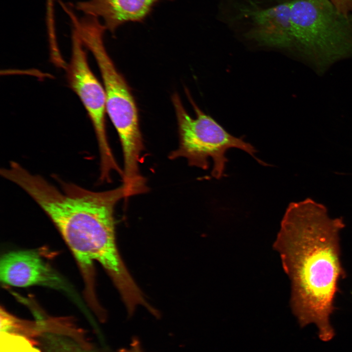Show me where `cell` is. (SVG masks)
Masks as SVG:
<instances>
[{
	"instance_id": "obj_1",
	"label": "cell",
	"mask_w": 352,
	"mask_h": 352,
	"mask_svg": "<svg viewBox=\"0 0 352 352\" xmlns=\"http://www.w3.org/2000/svg\"><path fill=\"white\" fill-rule=\"evenodd\" d=\"M341 219H331L310 198L290 203L273 247L291 283L290 306L301 327L315 324L324 341L334 331L330 320L337 282L345 275L340 261Z\"/></svg>"
},
{
	"instance_id": "obj_2",
	"label": "cell",
	"mask_w": 352,
	"mask_h": 352,
	"mask_svg": "<svg viewBox=\"0 0 352 352\" xmlns=\"http://www.w3.org/2000/svg\"><path fill=\"white\" fill-rule=\"evenodd\" d=\"M11 181L49 217L82 267L98 262L110 276L125 303L140 298L142 292L125 265L115 242L114 208L126 198L123 185L95 192L59 180L58 188L23 167L15 170Z\"/></svg>"
},
{
	"instance_id": "obj_3",
	"label": "cell",
	"mask_w": 352,
	"mask_h": 352,
	"mask_svg": "<svg viewBox=\"0 0 352 352\" xmlns=\"http://www.w3.org/2000/svg\"><path fill=\"white\" fill-rule=\"evenodd\" d=\"M290 13L294 47L317 70L352 55V16L330 0H291Z\"/></svg>"
},
{
	"instance_id": "obj_4",
	"label": "cell",
	"mask_w": 352,
	"mask_h": 352,
	"mask_svg": "<svg viewBox=\"0 0 352 352\" xmlns=\"http://www.w3.org/2000/svg\"><path fill=\"white\" fill-rule=\"evenodd\" d=\"M105 30L97 26L86 29L81 41L92 54L99 68L106 97V110L118 134L124 158V178L138 179L144 146L134 98L123 76L115 67L104 43Z\"/></svg>"
},
{
	"instance_id": "obj_5",
	"label": "cell",
	"mask_w": 352,
	"mask_h": 352,
	"mask_svg": "<svg viewBox=\"0 0 352 352\" xmlns=\"http://www.w3.org/2000/svg\"><path fill=\"white\" fill-rule=\"evenodd\" d=\"M189 98L196 113V118L188 114L177 94L172 97L178 123L179 144L178 148L170 154L171 159L184 157L190 165L206 170L211 157L214 162L211 174L217 179L223 176L225 163L228 161L225 154L231 148L242 150L261 164H264L255 157L257 151L251 144L244 141L242 138L230 134Z\"/></svg>"
},
{
	"instance_id": "obj_6",
	"label": "cell",
	"mask_w": 352,
	"mask_h": 352,
	"mask_svg": "<svg viewBox=\"0 0 352 352\" xmlns=\"http://www.w3.org/2000/svg\"><path fill=\"white\" fill-rule=\"evenodd\" d=\"M84 47L73 29L71 58L65 69L69 86L81 100L93 127L100 156V179L109 181L111 172L121 175L122 170L116 161L107 138L104 88L91 71Z\"/></svg>"
},
{
	"instance_id": "obj_7",
	"label": "cell",
	"mask_w": 352,
	"mask_h": 352,
	"mask_svg": "<svg viewBox=\"0 0 352 352\" xmlns=\"http://www.w3.org/2000/svg\"><path fill=\"white\" fill-rule=\"evenodd\" d=\"M0 279L16 287L43 285L64 288L62 277L34 250H22L4 254L0 261Z\"/></svg>"
},
{
	"instance_id": "obj_8",
	"label": "cell",
	"mask_w": 352,
	"mask_h": 352,
	"mask_svg": "<svg viewBox=\"0 0 352 352\" xmlns=\"http://www.w3.org/2000/svg\"><path fill=\"white\" fill-rule=\"evenodd\" d=\"M291 0H278L270 6L253 11L251 37L266 45L283 48L294 47Z\"/></svg>"
},
{
	"instance_id": "obj_9",
	"label": "cell",
	"mask_w": 352,
	"mask_h": 352,
	"mask_svg": "<svg viewBox=\"0 0 352 352\" xmlns=\"http://www.w3.org/2000/svg\"><path fill=\"white\" fill-rule=\"evenodd\" d=\"M172 0H88L78 2L76 8L85 15L102 18L106 30L113 33L128 22H143L156 5Z\"/></svg>"
},
{
	"instance_id": "obj_10",
	"label": "cell",
	"mask_w": 352,
	"mask_h": 352,
	"mask_svg": "<svg viewBox=\"0 0 352 352\" xmlns=\"http://www.w3.org/2000/svg\"><path fill=\"white\" fill-rule=\"evenodd\" d=\"M0 352H40L25 337L8 331H0Z\"/></svg>"
},
{
	"instance_id": "obj_11",
	"label": "cell",
	"mask_w": 352,
	"mask_h": 352,
	"mask_svg": "<svg viewBox=\"0 0 352 352\" xmlns=\"http://www.w3.org/2000/svg\"><path fill=\"white\" fill-rule=\"evenodd\" d=\"M336 8L346 16H352V0H330Z\"/></svg>"
},
{
	"instance_id": "obj_12",
	"label": "cell",
	"mask_w": 352,
	"mask_h": 352,
	"mask_svg": "<svg viewBox=\"0 0 352 352\" xmlns=\"http://www.w3.org/2000/svg\"><path fill=\"white\" fill-rule=\"evenodd\" d=\"M118 352H143V351L138 341L133 340L129 348L122 349Z\"/></svg>"
}]
</instances>
